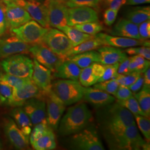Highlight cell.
<instances>
[{"label":"cell","instance_id":"obj_1","mask_svg":"<svg viewBox=\"0 0 150 150\" xmlns=\"http://www.w3.org/2000/svg\"><path fill=\"white\" fill-rule=\"evenodd\" d=\"M105 107L98 112L97 118L105 139L136 124L132 113L118 102H113Z\"/></svg>","mask_w":150,"mask_h":150},{"label":"cell","instance_id":"obj_2","mask_svg":"<svg viewBox=\"0 0 150 150\" xmlns=\"http://www.w3.org/2000/svg\"><path fill=\"white\" fill-rule=\"evenodd\" d=\"M93 119L92 113L84 103L70 107L59 121L57 129L61 136L74 134L89 125Z\"/></svg>","mask_w":150,"mask_h":150},{"label":"cell","instance_id":"obj_3","mask_svg":"<svg viewBox=\"0 0 150 150\" xmlns=\"http://www.w3.org/2000/svg\"><path fill=\"white\" fill-rule=\"evenodd\" d=\"M105 139L111 150H150L149 142L142 138L136 124Z\"/></svg>","mask_w":150,"mask_h":150},{"label":"cell","instance_id":"obj_4","mask_svg":"<svg viewBox=\"0 0 150 150\" xmlns=\"http://www.w3.org/2000/svg\"><path fill=\"white\" fill-rule=\"evenodd\" d=\"M85 88L78 81L59 79L52 83V90L66 106L81 101L83 97Z\"/></svg>","mask_w":150,"mask_h":150},{"label":"cell","instance_id":"obj_5","mask_svg":"<svg viewBox=\"0 0 150 150\" xmlns=\"http://www.w3.org/2000/svg\"><path fill=\"white\" fill-rule=\"evenodd\" d=\"M0 64L6 74L31 79L33 62L23 54L10 56L2 59Z\"/></svg>","mask_w":150,"mask_h":150},{"label":"cell","instance_id":"obj_6","mask_svg":"<svg viewBox=\"0 0 150 150\" xmlns=\"http://www.w3.org/2000/svg\"><path fill=\"white\" fill-rule=\"evenodd\" d=\"M70 146L74 150H105L96 129L89 125L74 134L70 139Z\"/></svg>","mask_w":150,"mask_h":150},{"label":"cell","instance_id":"obj_7","mask_svg":"<svg viewBox=\"0 0 150 150\" xmlns=\"http://www.w3.org/2000/svg\"><path fill=\"white\" fill-rule=\"evenodd\" d=\"M42 43L63 61L66 59L67 52L74 47L66 35L57 28L48 29L43 37Z\"/></svg>","mask_w":150,"mask_h":150},{"label":"cell","instance_id":"obj_8","mask_svg":"<svg viewBox=\"0 0 150 150\" xmlns=\"http://www.w3.org/2000/svg\"><path fill=\"white\" fill-rule=\"evenodd\" d=\"M48 29L31 20L20 27L11 30V31L22 41L33 45L42 43L43 37Z\"/></svg>","mask_w":150,"mask_h":150},{"label":"cell","instance_id":"obj_9","mask_svg":"<svg viewBox=\"0 0 150 150\" xmlns=\"http://www.w3.org/2000/svg\"><path fill=\"white\" fill-rule=\"evenodd\" d=\"M45 101L47 109L46 120L48 126L53 130H57L66 106L52 90L46 94Z\"/></svg>","mask_w":150,"mask_h":150},{"label":"cell","instance_id":"obj_10","mask_svg":"<svg viewBox=\"0 0 150 150\" xmlns=\"http://www.w3.org/2000/svg\"><path fill=\"white\" fill-rule=\"evenodd\" d=\"M29 52L35 59L51 70L52 73L64 61L43 43L31 45Z\"/></svg>","mask_w":150,"mask_h":150},{"label":"cell","instance_id":"obj_11","mask_svg":"<svg viewBox=\"0 0 150 150\" xmlns=\"http://www.w3.org/2000/svg\"><path fill=\"white\" fill-rule=\"evenodd\" d=\"M34 97L45 100V94L31 80L20 87L13 88L9 105L13 107H21L28 100Z\"/></svg>","mask_w":150,"mask_h":150},{"label":"cell","instance_id":"obj_12","mask_svg":"<svg viewBox=\"0 0 150 150\" xmlns=\"http://www.w3.org/2000/svg\"><path fill=\"white\" fill-rule=\"evenodd\" d=\"M98 21L97 11L90 7H76L67 10V25L74 26L87 22Z\"/></svg>","mask_w":150,"mask_h":150},{"label":"cell","instance_id":"obj_13","mask_svg":"<svg viewBox=\"0 0 150 150\" xmlns=\"http://www.w3.org/2000/svg\"><path fill=\"white\" fill-rule=\"evenodd\" d=\"M6 136L17 150H26L29 147V137L24 134L13 120L6 118L4 123Z\"/></svg>","mask_w":150,"mask_h":150},{"label":"cell","instance_id":"obj_14","mask_svg":"<svg viewBox=\"0 0 150 150\" xmlns=\"http://www.w3.org/2000/svg\"><path fill=\"white\" fill-rule=\"evenodd\" d=\"M30 46L15 35L0 38V59L15 54H28Z\"/></svg>","mask_w":150,"mask_h":150},{"label":"cell","instance_id":"obj_15","mask_svg":"<svg viewBox=\"0 0 150 150\" xmlns=\"http://www.w3.org/2000/svg\"><path fill=\"white\" fill-rule=\"evenodd\" d=\"M102 42L103 46H110L117 48H128L136 46L150 47V41L147 40H137L109 35L103 33H98L95 35Z\"/></svg>","mask_w":150,"mask_h":150},{"label":"cell","instance_id":"obj_16","mask_svg":"<svg viewBox=\"0 0 150 150\" xmlns=\"http://www.w3.org/2000/svg\"><path fill=\"white\" fill-rule=\"evenodd\" d=\"M33 62V67L31 80L45 95H46V93L52 90L53 79L52 71L40 64L35 59Z\"/></svg>","mask_w":150,"mask_h":150},{"label":"cell","instance_id":"obj_17","mask_svg":"<svg viewBox=\"0 0 150 150\" xmlns=\"http://www.w3.org/2000/svg\"><path fill=\"white\" fill-rule=\"evenodd\" d=\"M22 108L35 126L46 120V105L43 98L34 97L28 100Z\"/></svg>","mask_w":150,"mask_h":150},{"label":"cell","instance_id":"obj_18","mask_svg":"<svg viewBox=\"0 0 150 150\" xmlns=\"http://www.w3.org/2000/svg\"><path fill=\"white\" fill-rule=\"evenodd\" d=\"M20 6L25 9L32 19L38 22L42 26L50 28L48 10L46 3L33 2L27 0H22Z\"/></svg>","mask_w":150,"mask_h":150},{"label":"cell","instance_id":"obj_19","mask_svg":"<svg viewBox=\"0 0 150 150\" xmlns=\"http://www.w3.org/2000/svg\"><path fill=\"white\" fill-rule=\"evenodd\" d=\"M5 11L7 29L10 31L32 20L25 9L15 4L5 5Z\"/></svg>","mask_w":150,"mask_h":150},{"label":"cell","instance_id":"obj_20","mask_svg":"<svg viewBox=\"0 0 150 150\" xmlns=\"http://www.w3.org/2000/svg\"><path fill=\"white\" fill-rule=\"evenodd\" d=\"M48 10L50 27L58 28L67 25V7L64 3L46 0L45 2Z\"/></svg>","mask_w":150,"mask_h":150},{"label":"cell","instance_id":"obj_21","mask_svg":"<svg viewBox=\"0 0 150 150\" xmlns=\"http://www.w3.org/2000/svg\"><path fill=\"white\" fill-rule=\"evenodd\" d=\"M83 98L86 101L97 108L110 105L115 101V97L107 92L89 87L85 88Z\"/></svg>","mask_w":150,"mask_h":150},{"label":"cell","instance_id":"obj_22","mask_svg":"<svg viewBox=\"0 0 150 150\" xmlns=\"http://www.w3.org/2000/svg\"><path fill=\"white\" fill-rule=\"evenodd\" d=\"M104 70V65L98 62H94L82 69L79 79L81 85L86 87L94 85L101 77Z\"/></svg>","mask_w":150,"mask_h":150},{"label":"cell","instance_id":"obj_23","mask_svg":"<svg viewBox=\"0 0 150 150\" xmlns=\"http://www.w3.org/2000/svg\"><path fill=\"white\" fill-rule=\"evenodd\" d=\"M109 33L112 36L142 40L139 33L138 25L126 18H120Z\"/></svg>","mask_w":150,"mask_h":150},{"label":"cell","instance_id":"obj_24","mask_svg":"<svg viewBox=\"0 0 150 150\" xmlns=\"http://www.w3.org/2000/svg\"><path fill=\"white\" fill-rule=\"evenodd\" d=\"M100 54V64H114L120 62L127 57L122 50L110 46H102L97 48Z\"/></svg>","mask_w":150,"mask_h":150},{"label":"cell","instance_id":"obj_25","mask_svg":"<svg viewBox=\"0 0 150 150\" xmlns=\"http://www.w3.org/2000/svg\"><path fill=\"white\" fill-rule=\"evenodd\" d=\"M81 69L70 60L62 61L53 72V77L60 79L78 81Z\"/></svg>","mask_w":150,"mask_h":150},{"label":"cell","instance_id":"obj_26","mask_svg":"<svg viewBox=\"0 0 150 150\" xmlns=\"http://www.w3.org/2000/svg\"><path fill=\"white\" fill-rule=\"evenodd\" d=\"M11 115L22 132L26 136L29 137L32 131L33 125L30 118H29L21 106L15 107L12 110Z\"/></svg>","mask_w":150,"mask_h":150},{"label":"cell","instance_id":"obj_27","mask_svg":"<svg viewBox=\"0 0 150 150\" xmlns=\"http://www.w3.org/2000/svg\"><path fill=\"white\" fill-rule=\"evenodd\" d=\"M100 58L99 53L97 51L92 50L71 56L67 57L66 59L73 62L82 69L91 65L94 62L99 63Z\"/></svg>","mask_w":150,"mask_h":150},{"label":"cell","instance_id":"obj_28","mask_svg":"<svg viewBox=\"0 0 150 150\" xmlns=\"http://www.w3.org/2000/svg\"><path fill=\"white\" fill-rule=\"evenodd\" d=\"M54 130L49 127L43 134L31 144L33 148L37 150H54L56 142Z\"/></svg>","mask_w":150,"mask_h":150},{"label":"cell","instance_id":"obj_29","mask_svg":"<svg viewBox=\"0 0 150 150\" xmlns=\"http://www.w3.org/2000/svg\"><path fill=\"white\" fill-rule=\"evenodd\" d=\"M57 29L61 30L66 35V36L72 42L74 47L80 45L87 40L95 38V36H92L81 32L75 28V27L68 25L59 27Z\"/></svg>","mask_w":150,"mask_h":150},{"label":"cell","instance_id":"obj_30","mask_svg":"<svg viewBox=\"0 0 150 150\" xmlns=\"http://www.w3.org/2000/svg\"><path fill=\"white\" fill-rule=\"evenodd\" d=\"M126 19L137 25L150 20V6H141L133 8L127 13Z\"/></svg>","mask_w":150,"mask_h":150},{"label":"cell","instance_id":"obj_31","mask_svg":"<svg viewBox=\"0 0 150 150\" xmlns=\"http://www.w3.org/2000/svg\"><path fill=\"white\" fill-rule=\"evenodd\" d=\"M102 46H103V45L101 41L95 36V38L92 39L87 40L76 46L73 47L67 52L66 54V58L76 54H81L87 51L96 50Z\"/></svg>","mask_w":150,"mask_h":150},{"label":"cell","instance_id":"obj_32","mask_svg":"<svg viewBox=\"0 0 150 150\" xmlns=\"http://www.w3.org/2000/svg\"><path fill=\"white\" fill-rule=\"evenodd\" d=\"M139 106L146 116L150 115V88L144 85L140 91L134 95Z\"/></svg>","mask_w":150,"mask_h":150},{"label":"cell","instance_id":"obj_33","mask_svg":"<svg viewBox=\"0 0 150 150\" xmlns=\"http://www.w3.org/2000/svg\"><path fill=\"white\" fill-rule=\"evenodd\" d=\"M129 64V72L137 71L144 74L146 70L150 67V61L139 55H134L131 57Z\"/></svg>","mask_w":150,"mask_h":150},{"label":"cell","instance_id":"obj_34","mask_svg":"<svg viewBox=\"0 0 150 150\" xmlns=\"http://www.w3.org/2000/svg\"><path fill=\"white\" fill-rule=\"evenodd\" d=\"M73 27L81 32L92 36H95L103 30L102 25L98 21L91 22L76 25Z\"/></svg>","mask_w":150,"mask_h":150},{"label":"cell","instance_id":"obj_35","mask_svg":"<svg viewBox=\"0 0 150 150\" xmlns=\"http://www.w3.org/2000/svg\"><path fill=\"white\" fill-rule=\"evenodd\" d=\"M117 102L121 106L127 109L134 115H139L146 116L145 113L141 110L136 98L133 96L125 100H118Z\"/></svg>","mask_w":150,"mask_h":150},{"label":"cell","instance_id":"obj_36","mask_svg":"<svg viewBox=\"0 0 150 150\" xmlns=\"http://www.w3.org/2000/svg\"><path fill=\"white\" fill-rule=\"evenodd\" d=\"M134 118L140 131L145 136L147 142L150 139V117L139 115H134Z\"/></svg>","mask_w":150,"mask_h":150},{"label":"cell","instance_id":"obj_37","mask_svg":"<svg viewBox=\"0 0 150 150\" xmlns=\"http://www.w3.org/2000/svg\"><path fill=\"white\" fill-rule=\"evenodd\" d=\"M0 80L5 82L12 88H15L21 87L32 80L30 79L22 78L6 74L5 75H2Z\"/></svg>","mask_w":150,"mask_h":150},{"label":"cell","instance_id":"obj_38","mask_svg":"<svg viewBox=\"0 0 150 150\" xmlns=\"http://www.w3.org/2000/svg\"><path fill=\"white\" fill-rule=\"evenodd\" d=\"M118 86L119 85L116 81L114 79H110L103 82H98L97 83H96L94 85L93 87L115 96L118 89Z\"/></svg>","mask_w":150,"mask_h":150},{"label":"cell","instance_id":"obj_39","mask_svg":"<svg viewBox=\"0 0 150 150\" xmlns=\"http://www.w3.org/2000/svg\"><path fill=\"white\" fill-rule=\"evenodd\" d=\"M102 0H67L64 4L67 7L72 8L76 7H90L97 8Z\"/></svg>","mask_w":150,"mask_h":150},{"label":"cell","instance_id":"obj_40","mask_svg":"<svg viewBox=\"0 0 150 150\" xmlns=\"http://www.w3.org/2000/svg\"><path fill=\"white\" fill-rule=\"evenodd\" d=\"M13 88L0 80V102L9 105L11 101Z\"/></svg>","mask_w":150,"mask_h":150},{"label":"cell","instance_id":"obj_41","mask_svg":"<svg viewBox=\"0 0 150 150\" xmlns=\"http://www.w3.org/2000/svg\"><path fill=\"white\" fill-rule=\"evenodd\" d=\"M105 70L101 77L98 80V82L112 79L117 74L119 62L114 64H103Z\"/></svg>","mask_w":150,"mask_h":150},{"label":"cell","instance_id":"obj_42","mask_svg":"<svg viewBox=\"0 0 150 150\" xmlns=\"http://www.w3.org/2000/svg\"><path fill=\"white\" fill-rule=\"evenodd\" d=\"M50 127L48 126L47 120H45L42 122L38 123L35 126L34 129L32 130L29 140L30 144H32L36 139H38L41 134H43L47 129Z\"/></svg>","mask_w":150,"mask_h":150},{"label":"cell","instance_id":"obj_43","mask_svg":"<svg viewBox=\"0 0 150 150\" xmlns=\"http://www.w3.org/2000/svg\"><path fill=\"white\" fill-rule=\"evenodd\" d=\"M126 54L129 55H139L144 57L146 59H150V47L141 46V47H131L124 50Z\"/></svg>","mask_w":150,"mask_h":150},{"label":"cell","instance_id":"obj_44","mask_svg":"<svg viewBox=\"0 0 150 150\" xmlns=\"http://www.w3.org/2000/svg\"><path fill=\"white\" fill-rule=\"evenodd\" d=\"M7 30L6 16L5 5L0 1V37H2Z\"/></svg>","mask_w":150,"mask_h":150},{"label":"cell","instance_id":"obj_45","mask_svg":"<svg viewBox=\"0 0 150 150\" xmlns=\"http://www.w3.org/2000/svg\"><path fill=\"white\" fill-rule=\"evenodd\" d=\"M132 95L133 93L129 90V87L123 85H119L118 89L115 95V96L116 97L118 100H125L133 96Z\"/></svg>","mask_w":150,"mask_h":150},{"label":"cell","instance_id":"obj_46","mask_svg":"<svg viewBox=\"0 0 150 150\" xmlns=\"http://www.w3.org/2000/svg\"><path fill=\"white\" fill-rule=\"evenodd\" d=\"M118 11L113 10L108 8L103 13V19L105 23L108 26H110L112 25L116 20L118 14Z\"/></svg>","mask_w":150,"mask_h":150},{"label":"cell","instance_id":"obj_47","mask_svg":"<svg viewBox=\"0 0 150 150\" xmlns=\"http://www.w3.org/2000/svg\"><path fill=\"white\" fill-rule=\"evenodd\" d=\"M138 30L142 40H147L150 37V20L142 22L138 25Z\"/></svg>","mask_w":150,"mask_h":150},{"label":"cell","instance_id":"obj_48","mask_svg":"<svg viewBox=\"0 0 150 150\" xmlns=\"http://www.w3.org/2000/svg\"><path fill=\"white\" fill-rule=\"evenodd\" d=\"M131 58L127 57L119 63L117 73L119 74L126 75L129 72V67Z\"/></svg>","mask_w":150,"mask_h":150},{"label":"cell","instance_id":"obj_49","mask_svg":"<svg viewBox=\"0 0 150 150\" xmlns=\"http://www.w3.org/2000/svg\"><path fill=\"white\" fill-rule=\"evenodd\" d=\"M127 0H107L106 3L110 8L119 11L122 6L126 4Z\"/></svg>","mask_w":150,"mask_h":150},{"label":"cell","instance_id":"obj_50","mask_svg":"<svg viewBox=\"0 0 150 150\" xmlns=\"http://www.w3.org/2000/svg\"><path fill=\"white\" fill-rule=\"evenodd\" d=\"M144 75L143 74H141L137 80L136 81V82L131 85L129 86V88L132 92L136 93L142 88L144 85Z\"/></svg>","mask_w":150,"mask_h":150},{"label":"cell","instance_id":"obj_51","mask_svg":"<svg viewBox=\"0 0 150 150\" xmlns=\"http://www.w3.org/2000/svg\"><path fill=\"white\" fill-rule=\"evenodd\" d=\"M150 0H127L126 4L127 5H137L141 4H150Z\"/></svg>","mask_w":150,"mask_h":150},{"label":"cell","instance_id":"obj_52","mask_svg":"<svg viewBox=\"0 0 150 150\" xmlns=\"http://www.w3.org/2000/svg\"><path fill=\"white\" fill-rule=\"evenodd\" d=\"M144 85L150 88V69L149 67L144 72Z\"/></svg>","mask_w":150,"mask_h":150},{"label":"cell","instance_id":"obj_53","mask_svg":"<svg viewBox=\"0 0 150 150\" xmlns=\"http://www.w3.org/2000/svg\"><path fill=\"white\" fill-rule=\"evenodd\" d=\"M21 1L22 0H0V1L2 2L5 5H7L12 4H15L17 5H19Z\"/></svg>","mask_w":150,"mask_h":150},{"label":"cell","instance_id":"obj_54","mask_svg":"<svg viewBox=\"0 0 150 150\" xmlns=\"http://www.w3.org/2000/svg\"><path fill=\"white\" fill-rule=\"evenodd\" d=\"M33 2H39V3H45L46 0H27Z\"/></svg>","mask_w":150,"mask_h":150},{"label":"cell","instance_id":"obj_55","mask_svg":"<svg viewBox=\"0 0 150 150\" xmlns=\"http://www.w3.org/2000/svg\"><path fill=\"white\" fill-rule=\"evenodd\" d=\"M48 1H57V2H62L64 3V2H66L67 0H48Z\"/></svg>","mask_w":150,"mask_h":150},{"label":"cell","instance_id":"obj_56","mask_svg":"<svg viewBox=\"0 0 150 150\" xmlns=\"http://www.w3.org/2000/svg\"><path fill=\"white\" fill-rule=\"evenodd\" d=\"M2 144H1V141H0V150H2Z\"/></svg>","mask_w":150,"mask_h":150},{"label":"cell","instance_id":"obj_57","mask_svg":"<svg viewBox=\"0 0 150 150\" xmlns=\"http://www.w3.org/2000/svg\"><path fill=\"white\" fill-rule=\"evenodd\" d=\"M2 72H1V71L0 70V79H1V77H2Z\"/></svg>","mask_w":150,"mask_h":150},{"label":"cell","instance_id":"obj_58","mask_svg":"<svg viewBox=\"0 0 150 150\" xmlns=\"http://www.w3.org/2000/svg\"><path fill=\"white\" fill-rule=\"evenodd\" d=\"M102 1H105V2H106V1H107V0H102Z\"/></svg>","mask_w":150,"mask_h":150},{"label":"cell","instance_id":"obj_59","mask_svg":"<svg viewBox=\"0 0 150 150\" xmlns=\"http://www.w3.org/2000/svg\"><path fill=\"white\" fill-rule=\"evenodd\" d=\"M0 104H1V102H0Z\"/></svg>","mask_w":150,"mask_h":150}]
</instances>
